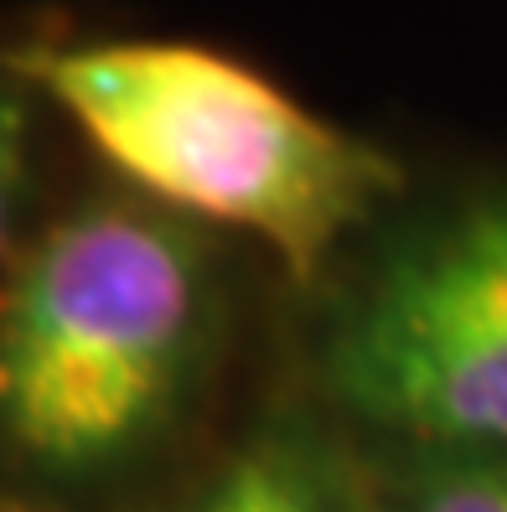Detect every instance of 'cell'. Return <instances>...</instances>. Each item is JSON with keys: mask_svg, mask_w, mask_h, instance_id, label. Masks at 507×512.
Returning a JSON list of instances; mask_svg holds the SVG:
<instances>
[{"mask_svg": "<svg viewBox=\"0 0 507 512\" xmlns=\"http://www.w3.org/2000/svg\"><path fill=\"white\" fill-rule=\"evenodd\" d=\"M228 285L213 228L99 192L0 275V450L47 487H109L176 445L213 383Z\"/></svg>", "mask_w": 507, "mask_h": 512, "instance_id": "1", "label": "cell"}, {"mask_svg": "<svg viewBox=\"0 0 507 512\" xmlns=\"http://www.w3.org/2000/svg\"><path fill=\"white\" fill-rule=\"evenodd\" d=\"M52 99L145 202L254 238L290 280H321L404 197L383 145L197 42H37L0 57Z\"/></svg>", "mask_w": 507, "mask_h": 512, "instance_id": "2", "label": "cell"}, {"mask_svg": "<svg viewBox=\"0 0 507 512\" xmlns=\"http://www.w3.org/2000/svg\"><path fill=\"white\" fill-rule=\"evenodd\" d=\"M316 383L389 450L507 456V187L368 238L321 321Z\"/></svg>", "mask_w": 507, "mask_h": 512, "instance_id": "3", "label": "cell"}, {"mask_svg": "<svg viewBox=\"0 0 507 512\" xmlns=\"http://www.w3.org/2000/svg\"><path fill=\"white\" fill-rule=\"evenodd\" d=\"M182 512H373L368 461L316 414H270Z\"/></svg>", "mask_w": 507, "mask_h": 512, "instance_id": "4", "label": "cell"}, {"mask_svg": "<svg viewBox=\"0 0 507 512\" xmlns=\"http://www.w3.org/2000/svg\"><path fill=\"white\" fill-rule=\"evenodd\" d=\"M368 461L373 512H507V456L389 450Z\"/></svg>", "mask_w": 507, "mask_h": 512, "instance_id": "5", "label": "cell"}, {"mask_svg": "<svg viewBox=\"0 0 507 512\" xmlns=\"http://www.w3.org/2000/svg\"><path fill=\"white\" fill-rule=\"evenodd\" d=\"M32 140H37V109L32 88L16 83L11 73H0V275L21 254L26 213H32Z\"/></svg>", "mask_w": 507, "mask_h": 512, "instance_id": "6", "label": "cell"}, {"mask_svg": "<svg viewBox=\"0 0 507 512\" xmlns=\"http://www.w3.org/2000/svg\"><path fill=\"white\" fill-rule=\"evenodd\" d=\"M0 512H73V507L37 502V497H21V492H11V487H0Z\"/></svg>", "mask_w": 507, "mask_h": 512, "instance_id": "7", "label": "cell"}]
</instances>
